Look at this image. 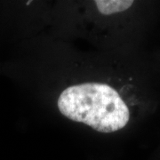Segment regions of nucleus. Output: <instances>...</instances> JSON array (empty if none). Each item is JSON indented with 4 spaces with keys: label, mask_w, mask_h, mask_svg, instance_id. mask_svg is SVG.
<instances>
[{
    "label": "nucleus",
    "mask_w": 160,
    "mask_h": 160,
    "mask_svg": "<svg viewBox=\"0 0 160 160\" xmlns=\"http://www.w3.org/2000/svg\"><path fill=\"white\" fill-rule=\"evenodd\" d=\"M0 75H1V62H0Z\"/></svg>",
    "instance_id": "obj_4"
},
{
    "label": "nucleus",
    "mask_w": 160,
    "mask_h": 160,
    "mask_svg": "<svg viewBox=\"0 0 160 160\" xmlns=\"http://www.w3.org/2000/svg\"><path fill=\"white\" fill-rule=\"evenodd\" d=\"M0 62L35 118L74 140L90 160H112L153 106L138 54L81 48L44 32L5 49Z\"/></svg>",
    "instance_id": "obj_1"
},
{
    "label": "nucleus",
    "mask_w": 160,
    "mask_h": 160,
    "mask_svg": "<svg viewBox=\"0 0 160 160\" xmlns=\"http://www.w3.org/2000/svg\"><path fill=\"white\" fill-rule=\"evenodd\" d=\"M138 3L132 0L52 1L47 33L69 43L123 56L137 55Z\"/></svg>",
    "instance_id": "obj_2"
},
{
    "label": "nucleus",
    "mask_w": 160,
    "mask_h": 160,
    "mask_svg": "<svg viewBox=\"0 0 160 160\" xmlns=\"http://www.w3.org/2000/svg\"><path fill=\"white\" fill-rule=\"evenodd\" d=\"M52 1H0V50L46 32Z\"/></svg>",
    "instance_id": "obj_3"
}]
</instances>
